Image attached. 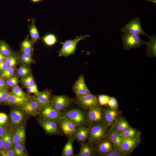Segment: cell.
<instances>
[{"instance_id":"7c38bea8","label":"cell","mask_w":156,"mask_h":156,"mask_svg":"<svg viewBox=\"0 0 156 156\" xmlns=\"http://www.w3.org/2000/svg\"><path fill=\"white\" fill-rule=\"evenodd\" d=\"M138 141V138L135 136L133 138H122L118 149L128 154L134 149Z\"/></svg>"},{"instance_id":"681fc988","label":"cell","mask_w":156,"mask_h":156,"mask_svg":"<svg viewBox=\"0 0 156 156\" xmlns=\"http://www.w3.org/2000/svg\"><path fill=\"white\" fill-rule=\"evenodd\" d=\"M7 127L5 125L0 124V137H1L7 130Z\"/></svg>"},{"instance_id":"8d00e7d4","label":"cell","mask_w":156,"mask_h":156,"mask_svg":"<svg viewBox=\"0 0 156 156\" xmlns=\"http://www.w3.org/2000/svg\"><path fill=\"white\" fill-rule=\"evenodd\" d=\"M17 72L19 76L23 78L28 75L30 73V71L27 67L22 66L18 68Z\"/></svg>"},{"instance_id":"836d02e7","label":"cell","mask_w":156,"mask_h":156,"mask_svg":"<svg viewBox=\"0 0 156 156\" xmlns=\"http://www.w3.org/2000/svg\"><path fill=\"white\" fill-rule=\"evenodd\" d=\"M122 138H133L135 136L136 131L135 129L130 127L120 132Z\"/></svg>"},{"instance_id":"f546056e","label":"cell","mask_w":156,"mask_h":156,"mask_svg":"<svg viewBox=\"0 0 156 156\" xmlns=\"http://www.w3.org/2000/svg\"><path fill=\"white\" fill-rule=\"evenodd\" d=\"M8 66L14 67L19 63V58L17 54L12 53L6 57L5 61Z\"/></svg>"},{"instance_id":"db71d44e","label":"cell","mask_w":156,"mask_h":156,"mask_svg":"<svg viewBox=\"0 0 156 156\" xmlns=\"http://www.w3.org/2000/svg\"><path fill=\"white\" fill-rule=\"evenodd\" d=\"M4 146L3 142L1 137H0V150L3 148Z\"/></svg>"},{"instance_id":"1f68e13d","label":"cell","mask_w":156,"mask_h":156,"mask_svg":"<svg viewBox=\"0 0 156 156\" xmlns=\"http://www.w3.org/2000/svg\"><path fill=\"white\" fill-rule=\"evenodd\" d=\"M29 29L32 41L36 42L39 39L40 36L38 29L34 23L30 25Z\"/></svg>"},{"instance_id":"9a60e30c","label":"cell","mask_w":156,"mask_h":156,"mask_svg":"<svg viewBox=\"0 0 156 156\" xmlns=\"http://www.w3.org/2000/svg\"><path fill=\"white\" fill-rule=\"evenodd\" d=\"M89 127L83 125L79 126L76 128L72 136L78 141L83 143L85 142L89 137Z\"/></svg>"},{"instance_id":"d4e9b609","label":"cell","mask_w":156,"mask_h":156,"mask_svg":"<svg viewBox=\"0 0 156 156\" xmlns=\"http://www.w3.org/2000/svg\"><path fill=\"white\" fill-rule=\"evenodd\" d=\"M75 140L72 135L69 137L68 140L62 150V156H76L74 153L73 148V143Z\"/></svg>"},{"instance_id":"ac0fdd59","label":"cell","mask_w":156,"mask_h":156,"mask_svg":"<svg viewBox=\"0 0 156 156\" xmlns=\"http://www.w3.org/2000/svg\"><path fill=\"white\" fill-rule=\"evenodd\" d=\"M117 116V113L115 110L107 108L103 111L102 120L105 124L109 127L114 122Z\"/></svg>"},{"instance_id":"7bdbcfd3","label":"cell","mask_w":156,"mask_h":156,"mask_svg":"<svg viewBox=\"0 0 156 156\" xmlns=\"http://www.w3.org/2000/svg\"><path fill=\"white\" fill-rule=\"evenodd\" d=\"M9 93L6 87L0 88V103L5 102Z\"/></svg>"},{"instance_id":"b9f144b4","label":"cell","mask_w":156,"mask_h":156,"mask_svg":"<svg viewBox=\"0 0 156 156\" xmlns=\"http://www.w3.org/2000/svg\"><path fill=\"white\" fill-rule=\"evenodd\" d=\"M107 105L109 108L114 110L118 108V106L116 99L114 97H110Z\"/></svg>"},{"instance_id":"4fadbf2b","label":"cell","mask_w":156,"mask_h":156,"mask_svg":"<svg viewBox=\"0 0 156 156\" xmlns=\"http://www.w3.org/2000/svg\"><path fill=\"white\" fill-rule=\"evenodd\" d=\"M51 91L45 90L35 94L34 99L37 103L39 109H42L50 103Z\"/></svg>"},{"instance_id":"ab89813d","label":"cell","mask_w":156,"mask_h":156,"mask_svg":"<svg viewBox=\"0 0 156 156\" xmlns=\"http://www.w3.org/2000/svg\"><path fill=\"white\" fill-rule=\"evenodd\" d=\"M110 97L106 95H99L98 99L99 103L101 106H105L107 105Z\"/></svg>"},{"instance_id":"cb8c5ba5","label":"cell","mask_w":156,"mask_h":156,"mask_svg":"<svg viewBox=\"0 0 156 156\" xmlns=\"http://www.w3.org/2000/svg\"><path fill=\"white\" fill-rule=\"evenodd\" d=\"M22 107L23 111L29 114H34L39 109L37 103L34 99L26 101Z\"/></svg>"},{"instance_id":"4316f807","label":"cell","mask_w":156,"mask_h":156,"mask_svg":"<svg viewBox=\"0 0 156 156\" xmlns=\"http://www.w3.org/2000/svg\"><path fill=\"white\" fill-rule=\"evenodd\" d=\"M114 126L119 132H121L129 127L127 122L122 118L116 119Z\"/></svg>"},{"instance_id":"5bb4252c","label":"cell","mask_w":156,"mask_h":156,"mask_svg":"<svg viewBox=\"0 0 156 156\" xmlns=\"http://www.w3.org/2000/svg\"><path fill=\"white\" fill-rule=\"evenodd\" d=\"M58 123L62 131L69 137L72 135L77 128L75 124L63 116Z\"/></svg>"},{"instance_id":"4dcf8cb0","label":"cell","mask_w":156,"mask_h":156,"mask_svg":"<svg viewBox=\"0 0 156 156\" xmlns=\"http://www.w3.org/2000/svg\"><path fill=\"white\" fill-rule=\"evenodd\" d=\"M0 52L6 57L13 53L9 45L3 40H0Z\"/></svg>"},{"instance_id":"f35d334b","label":"cell","mask_w":156,"mask_h":156,"mask_svg":"<svg viewBox=\"0 0 156 156\" xmlns=\"http://www.w3.org/2000/svg\"><path fill=\"white\" fill-rule=\"evenodd\" d=\"M34 82L33 77L31 75L23 77L21 80L22 84L26 87Z\"/></svg>"},{"instance_id":"e0dca14e","label":"cell","mask_w":156,"mask_h":156,"mask_svg":"<svg viewBox=\"0 0 156 156\" xmlns=\"http://www.w3.org/2000/svg\"><path fill=\"white\" fill-rule=\"evenodd\" d=\"M108 135L109 141L114 148L118 149L122 138L120 136V132L115 129L114 125L109 131Z\"/></svg>"},{"instance_id":"6da1fadb","label":"cell","mask_w":156,"mask_h":156,"mask_svg":"<svg viewBox=\"0 0 156 156\" xmlns=\"http://www.w3.org/2000/svg\"><path fill=\"white\" fill-rule=\"evenodd\" d=\"M108 127L104 123H96L89 127L88 144L97 143L105 136Z\"/></svg>"},{"instance_id":"60d3db41","label":"cell","mask_w":156,"mask_h":156,"mask_svg":"<svg viewBox=\"0 0 156 156\" xmlns=\"http://www.w3.org/2000/svg\"><path fill=\"white\" fill-rule=\"evenodd\" d=\"M6 81L7 85L9 86L12 87L18 85V79L16 76L13 75L7 79Z\"/></svg>"},{"instance_id":"f6af8a7d","label":"cell","mask_w":156,"mask_h":156,"mask_svg":"<svg viewBox=\"0 0 156 156\" xmlns=\"http://www.w3.org/2000/svg\"><path fill=\"white\" fill-rule=\"evenodd\" d=\"M27 91L29 93H32L36 94L39 92L37 88V85L35 82L27 86Z\"/></svg>"},{"instance_id":"603a6c76","label":"cell","mask_w":156,"mask_h":156,"mask_svg":"<svg viewBox=\"0 0 156 156\" xmlns=\"http://www.w3.org/2000/svg\"><path fill=\"white\" fill-rule=\"evenodd\" d=\"M150 41L146 42L147 46L146 49L147 55L149 57L156 56V37L155 35L149 37Z\"/></svg>"},{"instance_id":"2e32d148","label":"cell","mask_w":156,"mask_h":156,"mask_svg":"<svg viewBox=\"0 0 156 156\" xmlns=\"http://www.w3.org/2000/svg\"><path fill=\"white\" fill-rule=\"evenodd\" d=\"M24 114L23 111L17 109H12L10 114V120L12 125L14 126L20 124L24 120Z\"/></svg>"},{"instance_id":"44dd1931","label":"cell","mask_w":156,"mask_h":156,"mask_svg":"<svg viewBox=\"0 0 156 156\" xmlns=\"http://www.w3.org/2000/svg\"><path fill=\"white\" fill-rule=\"evenodd\" d=\"M97 143L98 144L96 148L100 154L106 153L114 148L112 144L109 140H101Z\"/></svg>"},{"instance_id":"83f0119b","label":"cell","mask_w":156,"mask_h":156,"mask_svg":"<svg viewBox=\"0 0 156 156\" xmlns=\"http://www.w3.org/2000/svg\"><path fill=\"white\" fill-rule=\"evenodd\" d=\"M15 156H26L27 155L26 150L24 145L20 143L14 144L12 147Z\"/></svg>"},{"instance_id":"ffe728a7","label":"cell","mask_w":156,"mask_h":156,"mask_svg":"<svg viewBox=\"0 0 156 156\" xmlns=\"http://www.w3.org/2000/svg\"><path fill=\"white\" fill-rule=\"evenodd\" d=\"M25 132L24 127L21 126L18 127L14 133L12 140L14 144L20 143L24 145L25 143Z\"/></svg>"},{"instance_id":"30bf717a","label":"cell","mask_w":156,"mask_h":156,"mask_svg":"<svg viewBox=\"0 0 156 156\" xmlns=\"http://www.w3.org/2000/svg\"><path fill=\"white\" fill-rule=\"evenodd\" d=\"M40 113L42 118L54 120L57 122L63 117L62 113L54 108L50 103L42 109Z\"/></svg>"},{"instance_id":"bcb514c9","label":"cell","mask_w":156,"mask_h":156,"mask_svg":"<svg viewBox=\"0 0 156 156\" xmlns=\"http://www.w3.org/2000/svg\"><path fill=\"white\" fill-rule=\"evenodd\" d=\"M8 119L7 116L3 113H0V124L5 125L7 122Z\"/></svg>"},{"instance_id":"9f6ffc18","label":"cell","mask_w":156,"mask_h":156,"mask_svg":"<svg viewBox=\"0 0 156 156\" xmlns=\"http://www.w3.org/2000/svg\"><path fill=\"white\" fill-rule=\"evenodd\" d=\"M151 2H153L155 3H156V0H146Z\"/></svg>"},{"instance_id":"e575fe53","label":"cell","mask_w":156,"mask_h":156,"mask_svg":"<svg viewBox=\"0 0 156 156\" xmlns=\"http://www.w3.org/2000/svg\"><path fill=\"white\" fill-rule=\"evenodd\" d=\"M11 90V92L17 97L20 98L28 97L18 85L12 87Z\"/></svg>"},{"instance_id":"d6986e66","label":"cell","mask_w":156,"mask_h":156,"mask_svg":"<svg viewBox=\"0 0 156 156\" xmlns=\"http://www.w3.org/2000/svg\"><path fill=\"white\" fill-rule=\"evenodd\" d=\"M29 100L28 97H19L15 96L11 92H9L4 102L8 105L22 106L25 102Z\"/></svg>"},{"instance_id":"9c48e42d","label":"cell","mask_w":156,"mask_h":156,"mask_svg":"<svg viewBox=\"0 0 156 156\" xmlns=\"http://www.w3.org/2000/svg\"><path fill=\"white\" fill-rule=\"evenodd\" d=\"M38 121L40 125L47 133L54 135L61 134L57 122L43 118L39 119Z\"/></svg>"},{"instance_id":"c3c4849f","label":"cell","mask_w":156,"mask_h":156,"mask_svg":"<svg viewBox=\"0 0 156 156\" xmlns=\"http://www.w3.org/2000/svg\"><path fill=\"white\" fill-rule=\"evenodd\" d=\"M20 59L21 62L23 63L26 64H29L33 62V60H31L27 59L21 55L20 57Z\"/></svg>"},{"instance_id":"7dc6e473","label":"cell","mask_w":156,"mask_h":156,"mask_svg":"<svg viewBox=\"0 0 156 156\" xmlns=\"http://www.w3.org/2000/svg\"><path fill=\"white\" fill-rule=\"evenodd\" d=\"M8 67L5 61L3 62L0 63V73H1Z\"/></svg>"},{"instance_id":"ba28073f","label":"cell","mask_w":156,"mask_h":156,"mask_svg":"<svg viewBox=\"0 0 156 156\" xmlns=\"http://www.w3.org/2000/svg\"><path fill=\"white\" fill-rule=\"evenodd\" d=\"M76 103L83 109L88 110L90 107L99 105L98 97L91 93L77 97Z\"/></svg>"},{"instance_id":"8fae6325","label":"cell","mask_w":156,"mask_h":156,"mask_svg":"<svg viewBox=\"0 0 156 156\" xmlns=\"http://www.w3.org/2000/svg\"><path fill=\"white\" fill-rule=\"evenodd\" d=\"M73 89L77 97L91 93L86 85L83 74L79 76L73 85Z\"/></svg>"},{"instance_id":"f1b7e54d","label":"cell","mask_w":156,"mask_h":156,"mask_svg":"<svg viewBox=\"0 0 156 156\" xmlns=\"http://www.w3.org/2000/svg\"><path fill=\"white\" fill-rule=\"evenodd\" d=\"M33 50L32 43L29 39H26L22 42L21 51L22 52L32 54Z\"/></svg>"},{"instance_id":"3957f363","label":"cell","mask_w":156,"mask_h":156,"mask_svg":"<svg viewBox=\"0 0 156 156\" xmlns=\"http://www.w3.org/2000/svg\"><path fill=\"white\" fill-rule=\"evenodd\" d=\"M122 35L123 47L125 50L135 48L142 45H146V42L142 40L140 36L128 33Z\"/></svg>"},{"instance_id":"d590c367","label":"cell","mask_w":156,"mask_h":156,"mask_svg":"<svg viewBox=\"0 0 156 156\" xmlns=\"http://www.w3.org/2000/svg\"><path fill=\"white\" fill-rule=\"evenodd\" d=\"M127 155V153L114 148L106 153L100 154L102 156H125Z\"/></svg>"},{"instance_id":"52a82bcc","label":"cell","mask_w":156,"mask_h":156,"mask_svg":"<svg viewBox=\"0 0 156 156\" xmlns=\"http://www.w3.org/2000/svg\"><path fill=\"white\" fill-rule=\"evenodd\" d=\"M103 112L99 105L92 107L88 109L86 115V122L90 127L94 124L101 122Z\"/></svg>"},{"instance_id":"8992f818","label":"cell","mask_w":156,"mask_h":156,"mask_svg":"<svg viewBox=\"0 0 156 156\" xmlns=\"http://www.w3.org/2000/svg\"><path fill=\"white\" fill-rule=\"evenodd\" d=\"M71 98L65 95H55L51 98L50 103L55 109L61 112L72 103Z\"/></svg>"},{"instance_id":"7402d4cb","label":"cell","mask_w":156,"mask_h":156,"mask_svg":"<svg viewBox=\"0 0 156 156\" xmlns=\"http://www.w3.org/2000/svg\"><path fill=\"white\" fill-rule=\"evenodd\" d=\"M14 132L12 129H7L4 134L1 137L3 142V148L8 149L12 148L14 144L12 137Z\"/></svg>"},{"instance_id":"ee69618b","label":"cell","mask_w":156,"mask_h":156,"mask_svg":"<svg viewBox=\"0 0 156 156\" xmlns=\"http://www.w3.org/2000/svg\"><path fill=\"white\" fill-rule=\"evenodd\" d=\"M0 155L1 156H15L12 147L8 149L3 148L0 150Z\"/></svg>"},{"instance_id":"f5cc1de1","label":"cell","mask_w":156,"mask_h":156,"mask_svg":"<svg viewBox=\"0 0 156 156\" xmlns=\"http://www.w3.org/2000/svg\"><path fill=\"white\" fill-rule=\"evenodd\" d=\"M6 59V57L3 55L0 52V63L5 61Z\"/></svg>"},{"instance_id":"484cf974","label":"cell","mask_w":156,"mask_h":156,"mask_svg":"<svg viewBox=\"0 0 156 156\" xmlns=\"http://www.w3.org/2000/svg\"><path fill=\"white\" fill-rule=\"evenodd\" d=\"M94 155V151L90 144H82L77 156H92Z\"/></svg>"},{"instance_id":"11a10c76","label":"cell","mask_w":156,"mask_h":156,"mask_svg":"<svg viewBox=\"0 0 156 156\" xmlns=\"http://www.w3.org/2000/svg\"><path fill=\"white\" fill-rule=\"evenodd\" d=\"M32 1L34 2H36L42 1V0H31Z\"/></svg>"},{"instance_id":"f907efd6","label":"cell","mask_w":156,"mask_h":156,"mask_svg":"<svg viewBox=\"0 0 156 156\" xmlns=\"http://www.w3.org/2000/svg\"><path fill=\"white\" fill-rule=\"evenodd\" d=\"M7 86L5 79L0 76V88H6Z\"/></svg>"},{"instance_id":"d6a6232c","label":"cell","mask_w":156,"mask_h":156,"mask_svg":"<svg viewBox=\"0 0 156 156\" xmlns=\"http://www.w3.org/2000/svg\"><path fill=\"white\" fill-rule=\"evenodd\" d=\"M44 43L47 45L52 46L57 42L56 36L53 34H49L45 36L42 38Z\"/></svg>"},{"instance_id":"5b68a950","label":"cell","mask_w":156,"mask_h":156,"mask_svg":"<svg viewBox=\"0 0 156 156\" xmlns=\"http://www.w3.org/2000/svg\"><path fill=\"white\" fill-rule=\"evenodd\" d=\"M124 33H128L139 35H144L149 37L143 30L139 18L131 19L121 29Z\"/></svg>"},{"instance_id":"277c9868","label":"cell","mask_w":156,"mask_h":156,"mask_svg":"<svg viewBox=\"0 0 156 156\" xmlns=\"http://www.w3.org/2000/svg\"><path fill=\"white\" fill-rule=\"evenodd\" d=\"M63 116L71 121L77 126L83 125L86 122V115L82 110L76 108L62 113Z\"/></svg>"},{"instance_id":"816d5d0a","label":"cell","mask_w":156,"mask_h":156,"mask_svg":"<svg viewBox=\"0 0 156 156\" xmlns=\"http://www.w3.org/2000/svg\"><path fill=\"white\" fill-rule=\"evenodd\" d=\"M21 55L27 59L31 60H33L31 54L22 52Z\"/></svg>"},{"instance_id":"74e56055","label":"cell","mask_w":156,"mask_h":156,"mask_svg":"<svg viewBox=\"0 0 156 156\" xmlns=\"http://www.w3.org/2000/svg\"><path fill=\"white\" fill-rule=\"evenodd\" d=\"M14 67L8 66L7 69L1 73L0 76L5 79H8L14 75Z\"/></svg>"},{"instance_id":"7a4b0ae2","label":"cell","mask_w":156,"mask_h":156,"mask_svg":"<svg viewBox=\"0 0 156 156\" xmlns=\"http://www.w3.org/2000/svg\"><path fill=\"white\" fill-rule=\"evenodd\" d=\"M89 37L90 36L87 35H80L76 36L74 39H69L65 40L64 42H61L62 46L60 50L58 52L59 57H67L70 55L74 54L78 42Z\"/></svg>"}]
</instances>
